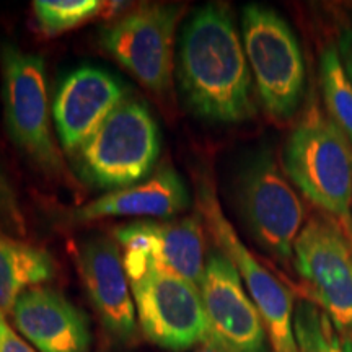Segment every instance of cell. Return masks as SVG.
I'll return each instance as SVG.
<instances>
[{
    "label": "cell",
    "mask_w": 352,
    "mask_h": 352,
    "mask_svg": "<svg viewBox=\"0 0 352 352\" xmlns=\"http://www.w3.org/2000/svg\"><path fill=\"white\" fill-rule=\"evenodd\" d=\"M178 77L197 116L241 122L256 113L245 47L226 7L206 6L184 26Z\"/></svg>",
    "instance_id": "6da1fadb"
},
{
    "label": "cell",
    "mask_w": 352,
    "mask_h": 352,
    "mask_svg": "<svg viewBox=\"0 0 352 352\" xmlns=\"http://www.w3.org/2000/svg\"><path fill=\"white\" fill-rule=\"evenodd\" d=\"M284 168L308 201L352 235V142L315 103L290 132Z\"/></svg>",
    "instance_id": "7a4b0ae2"
},
{
    "label": "cell",
    "mask_w": 352,
    "mask_h": 352,
    "mask_svg": "<svg viewBox=\"0 0 352 352\" xmlns=\"http://www.w3.org/2000/svg\"><path fill=\"white\" fill-rule=\"evenodd\" d=\"M76 155L94 186L116 191L144 182L160 155V132L147 104L126 98Z\"/></svg>",
    "instance_id": "3957f363"
},
{
    "label": "cell",
    "mask_w": 352,
    "mask_h": 352,
    "mask_svg": "<svg viewBox=\"0 0 352 352\" xmlns=\"http://www.w3.org/2000/svg\"><path fill=\"white\" fill-rule=\"evenodd\" d=\"M241 33L264 109L276 120H289L305 87V65L296 34L283 16L263 6L243 8Z\"/></svg>",
    "instance_id": "277c9868"
},
{
    "label": "cell",
    "mask_w": 352,
    "mask_h": 352,
    "mask_svg": "<svg viewBox=\"0 0 352 352\" xmlns=\"http://www.w3.org/2000/svg\"><path fill=\"white\" fill-rule=\"evenodd\" d=\"M0 67L3 114L12 140L46 173L64 175L63 157L51 132L43 57L3 44Z\"/></svg>",
    "instance_id": "5b68a950"
},
{
    "label": "cell",
    "mask_w": 352,
    "mask_h": 352,
    "mask_svg": "<svg viewBox=\"0 0 352 352\" xmlns=\"http://www.w3.org/2000/svg\"><path fill=\"white\" fill-rule=\"evenodd\" d=\"M183 7L151 3L100 30V44L140 85L160 98L173 90V47Z\"/></svg>",
    "instance_id": "8992f818"
},
{
    "label": "cell",
    "mask_w": 352,
    "mask_h": 352,
    "mask_svg": "<svg viewBox=\"0 0 352 352\" xmlns=\"http://www.w3.org/2000/svg\"><path fill=\"white\" fill-rule=\"evenodd\" d=\"M197 209L215 245L232 259L243 277L266 329L271 352H298L294 331L292 292L241 243L235 228L220 208L214 186L204 176H201L197 184Z\"/></svg>",
    "instance_id": "52a82bcc"
},
{
    "label": "cell",
    "mask_w": 352,
    "mask_h": 352,
    "mask_svg": "<svg viewBox=\"0 0 352 352\" xmlns=\"http://www.w3.org/2000/svg\"><path fill=\"white\" fill-rule=\"evenodd\" d=\"M129 284L140 329L148 341L173 352L208 344L209 324L199 287L155 267L129 276Z\"/></svg>",
    "instance_id": "ba28073f"
},
{
    "label": "cell",
    "mask_w": 352,
    "mask_h": 352,
    "mask_svg": "<svg viewBox=\"0 0 352 352\" xmlns=\"http://www.w3.org/2000/svg\"><path fill=\"white\" fill-rule=\"evenodd\" d=\"M310 297L341 334H352V235L331 217H315L294 245Z\"/></svg>",
    "instance_id": "9c48e42d"
},
{
    "label": "cell",
    "mask_w": 352,
    "mask_h": 352,
    "mask_svg": "<svg viewBox=\"0 0 352 352\" xmlns=\"http://www.w3.org/2000/svg\"><path fill=\"white\" fill-rule=\"evenodd\" d=\"M240 206L258 245L289 266L303 222V204L271 153L256 155L240 178Z\"/></svg>",
    "instance_id": "30bf717a"
},
{
    "label": "cell",
    "mask_w": 352,
    "mask_h": 352,
    "mask_svg": "<svg viewBox=\"0 0 352 352\" xmlns=\"http://www.w3.org/2000/svg\"><path fill=\"white\" fill-rule=\"evenodd\" d=\"M204 222L199 212L178 220H139L114 230L127 277L145 267L171 272L201 287L206 271Z\"/></svg>",
    "instance_id": "8fae6325"
},
{
    "label": "cell",
    "mask_w": 352,
    "mask_h": 352,
    "mask_svg": "<svg viewBox=\"0 0 352 352\" xmlns=\"http://www.w3.org/2000/svg\"><path fill=\"white\" fill-rule=\"evenodd\" d=\"M199 292L209 324L204 346L227 352H270L261 316L227 254L220 252L208 258Z\"/></svg>",
    "instance_id": "7c38bea8"
},
{
    "label": "cell",
    "mask_w": 352,
    "mask_h": 352,
    "mask_svg": "<svg viewBox=\"0 0 352 352\" xmlns=\"http://www.w3.org/2000/svg\"><path fill=\"white\" fill-rule=\"evenodd\" d=\"M76 258L87 296L109 336L122 344L135 341V303L116 241L108 236L88 239L78 246Z\"/></svg>",
    "instance_id": "4fadbf2b"
},
{
    "label": "cell",
    "mask_w": 352,
    "mask_h": 352,
    "mask_svg": "<svg viewBox=\"0 0 352 352\" xmlns=\"http://www.w3.org/2000/svg\"><path fill=\"white\" fill-rule=\"evenodd\" d=\"M127 90L107 70L83 65L64 77L57 88L52 116L59 142L76 153L124 101Z\"/></svg>",
    "instance_id": "5bb4252c"
},
{
    "label": "cell",
    "mask_w": 352,
    "mask_h": 352,
    "mask_svg": "<svg viewBox=\"0 0 352 352\" xmlns=\"http://www.w3.org/2000/svg\"><path fill=\"white\" fill-rule=\"evenodd\" d=\"M15 328L39 352H88L87 316L59 290L36 285L21 294L12 311Z\"/></svg>",
    "instance_id": "9a60e30c"
},
{
    "label": "cell",
    "mask_w": 352,
    "mask_h": 352,
    "mask_svg": "<svg viewBox=\"0 0 352 352\" xmlns=\"http://www.w3.org/2000/svg\"><path fill=\"white\" fill-rule=\"evenodd\" d=\"M189 192L182 176L162 166L144 182L109 191L70 214L74 222H94L107 217L168 219L189 208Z\"/></svg>",
    "instance_id": "2e32d148"
},
{
    "label": "cell",
    "mask_w": 352,
    "mask_h": 352,
    "mask_svg": "<svg viewBox=\"0 0 352 352\" xmlns=\"http://www.w3.org/2000/svg\"><path fill=\"white\" fill-rule=\"evenodd\" d=\"M54 259L46 250L13 240L0 232V311L10 314L28 289L52 279Z\"/></svg>",
    "instance_id": "e0dca14e"
},
{
    "label": "cell",
    "mask_w": 352,
    "mask_h": 352,
    "mask_svg": "<svg viewBox=\"0 0 352 352\" xmlns=\"http://www.w3.org/2000/svg\"><path fill=\"white\" fill-rule=\"evenodd\" d=\"M320 74L329 118L352 142V80L342 65L340 52L334 47H329L321 56Z\"/></svg>",
    "instance_id": "ac0fdd59"
},
{
    "label": "cell",
    "mask_w": 352,
    "mask_h": 352,
    "mask_svg": "<svg viewBox=\"0 0 352 352\" xmlns=\"http://www.w3.org/2000/svg\"><path fill=\"white\" fill-rule=\"evenodd\" d=\"M104 6L96 0H36L33 12L39 30L46 36H56L87 23L103 12Z\"/></svg>",
    "instance_id": "d6986e66"
},
{
    "label": "cell",
    "mask_w": 352,
    "mask_h": 352,
    "mask_svg": "<svg viewBox=\"0 0 352 352\" xmlns=\"http://www.w3.org/2000/svg\"><path fill=\"white\" fill-rule=\"evenodd\" d=\"M298 352H342L341 336L328 315L311 302L302 300L294 314Z\"/></svg>",
    "instance_id": "ffe728a7"
},
{
    "label": "cell",
    "mask_w": 352,
    "mask_h": 352,
    "mask_svg": "<svg viewBox=\"0 0 352 352\" xmlns=\"http://www.w3.org/2000/svg\"><path fill=\"white\" fill-rule=\"evenodd\" d=\"M0 352H38L13 331L2 311H0Z\"/></svg>",
    "instance_id": "44dd1931"
},
{
    "label": "cell",
    "mask_w": 352,
    "mask_h": 352,
    "mask_svg": "<svg viewBox=\"0 0 352 352\" xmlns=\"http://www.w3.org/2000/svg\"><path fill=\"white\" fill-rule=\"evenodd\" d=\"M342 352H352V334H341Z\"/></svg>",
    "instance_id": "7402d4cb"
},
{
    "label": "cell",
    "mask_w": 352,
    "mask_h": 352,
    "mask_svg": "<svg viewBox=\"0 0 352 352\" xmlns=\"http://www.w3.org/2000/svg\"><path fill=\"white\" fill-rule=\"evenodd\" d=\"M346 46V54H347V67L351 70V76H352V41L349 44H344Z\"/></svg>",
    "instance_id": "603a6c76"
},
{
    "label": "cell",
    "mask_w": 352,
    "mask_h": 352,
    "mask_svg": "<svg viewBox=\"0 0 352 352\" xmlns=\"http://www.w3.org/2000/svg\"><path fill=\"white\" fill-rule=\"evenodd\" d=\"M192 352H227V351H222L219 349V347H212V346H202L201 349H196Z\"/></svg>",
    "instance_id": "cb8c5ba5"
}]
</instances>
